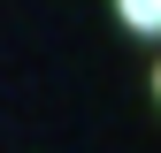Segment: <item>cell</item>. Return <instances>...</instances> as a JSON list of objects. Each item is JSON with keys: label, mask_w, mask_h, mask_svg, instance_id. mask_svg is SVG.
<instances>
[{"label": "cell", "mask_w": 161, "mask_h": 153, "mask_svg": "<svg viewBox=\"0 0 161 153\" xmlns=\"http://www.w3.org/2000/svg\"><path fill=\"white\" fill-rule=\"evenodd\" d=\"M115 8H123V23H130V31H146V38H153V23H161V0H115Z\"/></svg>", "instance_id": "obj_1"}]
</instances>
